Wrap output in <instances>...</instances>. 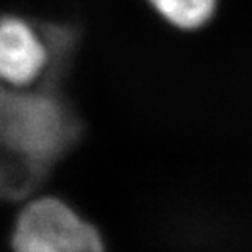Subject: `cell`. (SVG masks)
Masks as SVG:
<instances>
[{"mask_svg":"<svg viewBox=\"0 0 252 252\" xmlns=\"http://www.w3.org/2000/svg\"><path fill=\"white\" fill-rule=\"evenodd\" d=\"M151 8L180 32L206 27L218 10V0H148Z\"/></svg>","mask_w":252,"mask_h":252,"instance_id":"3957f363","label":"cell"},{"mask_svg":"<svg viewBox=\"0 0 252 252\" xmlns=\"http://www.w3.org/2000/svg\"><path fill=\"white\" fill-rule=\"evenodd\" d=\"M48 64V43L32 22L17 15L0 17V82L28 87Z\"/></svg>","mask_w":252,"mask_h":252,"instance_id":"7a4b0ae2","label":"cell"},{"mask_svg":"<svg viewBox=\"0 0 252 252\" xmlns=\"http://www.w3.org/2000/svg\"><path fill=\"white\" fill-rule=\"evenodd\" d=\"M15 252H103L98 233L56 198H41L20 213Z\"/></svg>","mask_w":252,"mask_h":252,"instance_id":"6da1fadb","label":"cell"}]
</instances>
